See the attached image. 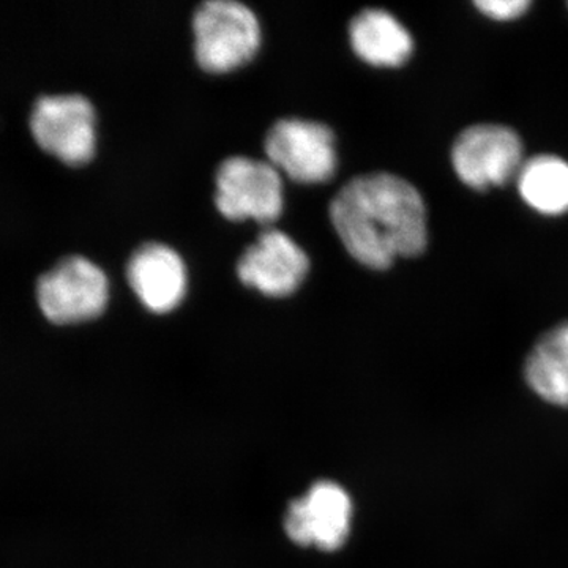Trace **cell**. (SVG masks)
I'll return each instance as SVG.
<instances>
[{
  "label": "cell",
  "instance_id": "obj_1",
  "mask_svg": "<svg viewBox=\"0 0 568 568\" xmlns=\"http://www.w3.org/2000/svg\"><path fill=\"white\" fill-rule=\"evenodd\" d=\"M331 220L355 261L383 271L424 253L426 211L416 186L387 173L358 175L336 193Z\"/></svg>",
  "mask_w": 568,
  "mask_h": 568
},
{
  "label": "cell",
  "instance_id": "obj_2",
  "mask_svg": "<svg viewBox=\"0 0 568 568\" xmlns=\"http://www.w3.org/2000/svg\"><path fill=\"white\" fill-rule=\"evenodd\" d=\"M194 55L209 73H226L252 61L261 43L260 21L244 3L209 0L193 14Z\"/></svg>",
  "mask_w": 568,
  "mask_h": 568
},
{
  "label": "cell",
  "instance_id": "obj_3",
  "mask_svg": "<svg viewBox=\"0 0 568 568\" xmlns=\"http://www.w3.org/2000/svg\"><path fill=\"white\" fill-rule=\"evenodd\" d=\"M41 315L55 325L88 323L106 308L110 283L102 268L81 254H69L37 278Z\"/></svg>",
  "mask_w": 568,
  "mask_h": 568
},
{
  "label": "cell",
  "instance_id": "obj_4",
  "mask_svg": "<svg viewBox=\"0 0 568 568\" xmlns=\"http://www.w3.org/2000/svg\"><path fill=\"white\" fill-rule=\"evenodd\" d=\"M95 108L81 93H43L29 112L33 141L70 166H82L95 155Z\"/></svg>",
  "mask_w": 568,
  "mask_h": 568
},
{
  "label": "cell",
  "instance_id": "obj_5",
  "mask_svg": "<svg viewBox=\"0 0 568 568\" xmlns=\"http://www.w3.org/2000/svg\"><path fill=\"white\" fill-rule=\"evenodd\" d=\"M215 204L231 222L246 219L267 224L283 211L282 178L272 163L231 156L216 170Z\"/></svg>",
  "mask_w": 568,
  "mask_h": 568
},
{
  "label": "cell",
  "instance_id": "obj_6",
  "mask_svg": "<svg viewBox=\"0 0 568 568\" xmlns=\"http://www.w3.org/2000/svg\"><path fill=\"white\" fill-rule=\"evenodd\" d=\"M455 173L470 189L484 192L518 178L523 144L514 130L503 125H474L465 130L452 151Z\"/></svg>",
  "mask_w": 568,
  "mask_h": 568
},
{
  "label": "cell",
  "instance_id": "obj_7",
  "mask_svg": "<svg viewBox=\"0 0 568 568\" xmlns=\"http://www.w3.org/2000/svg\"><path fill=\"white\" fill-rule=\"evenodd\" d=\"M268 160L295 182L323 183L336 170L335 134L323 123L282 119L264 141Z\"/></svg>",
  "mask_w": 568,
  "mask_h": 568
},
{
  "label": "cell",
  "instance_id": "obj_8",
  "mask_svg": "<svg viewBox=\"0 0 568 568\" xmlns=\"http://www.w3.org/2000/svg\"><path fill=\"white\" fill-rule=\"evenodd\" d=\"M353 519V500L335 481H317L291 503L284 530L294 544L335 551L345 545Z\"/></svg>",
  "mask_w": 568,
  "mask_h": 568
},
{
  "label": "cell",
  "instance_id": "obj_9",
  "mask_svg": "<svg viewBox=\"0 0 568 568\" xmlns=\"http://www.w3.org/2000/svg\"><path fill=\"white\" fill-rule=\"evenodd\" d=\"M310 260L290 235L278 230H264L256 244L248 246L237 263V275L271 297H286L298 290L308 274Z\"/></svg>",
  "mask_w": 568,
  "mask_h": 568
},
{
  "label": "cell",
  "instance_id": "obj_10",
  "mask_svg": "<svg viewBox=\"0 0 568 568\" xmlns=\"http://www.w3.org/2000/svg\"><path fill=\"white\" fill-rule=\"evenodd\" d=\"M126 280L142 305L159 315L173 312L185 297V264L166 245H141L126 264Z\"/></svg>",
  "mask_w": 568,
  "mask_h": 568
},
{
  "label": "cell",
  "instance_id": "obj_11",
  "mask_svg": "<svg viewBox=\"0 0 568 568\" xmlns=\"http://www.w3.org/2000/svg\"><path fill=\"white\" fill-rule=\"evenodd\" d=\"M349 39L355 54L375 67L403 65L414 51L410 33L386 10L361 11L351 21Z\"/></svg>",
  "mask_w": 568,
  "mask_h": 568
},
{
  "label": "cell",
  "instance_id": "obj_12",
  "mask_svg": "<svg viewBox=\"0 0 568 568\" xmlns=\"http://www.w3.org/2000/svg\"><path fill=\"white\" fill-rule=\"evenodd\" d=\"M526 383L551 405L568 407V323L537 343L525 366Z\"/></svg>",
  "mask_w": 568,
  "mask_h": 568
},
{
  "label": "cell",
  "instance_id": "obj_13",
  "mask_svg": "<svg viewBox=\"0 0 568 568\" xmlns=\"http://www.w3.org/2000/svg\"><path fill=\"white\" fill-rule=\"evenodd\" d=\"M523 200L544 215L568 212V163L558 156L540 155L523 164L518 174Z\"/></svg>",
  "mask_w": 568,
  "mask_h": 568
},
{
  "label": "cell",
  "instance_id": "obj_14",
  "mask_svg": "<svg viewBox=\"0 0 568 568\" xmlns=\"http://www.w3.org/2000/svg\"><path fill=\"white\" fill-rule=\"evenodd\" d=\"M476 7L493 20L510 21L525 14L530 3L528 0H478Z\"/></svg>",
  "mask_w": 568,
  "mask_h": 568
}]
</instances>
